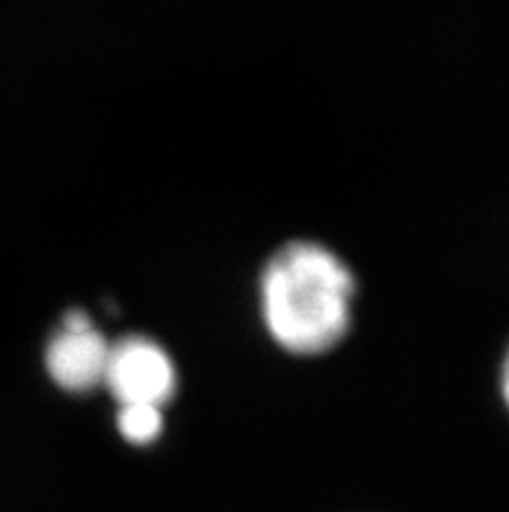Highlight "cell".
Here are the masks:
<instances>
[{
    "label": "cell",
    "mask_w": 509,
    "mask_h": 512,
    "mask_svg": "<svg viewBox=\"0 0 509 512\" xmlns=\"http://www.w3.org/2000/svg\"><path fill=\"white\" fill-rule=\"evenodd\" d=\"M260 297L278 346L294 354H323L348 333L354 276L325 245L297 240L268 260Z\"/></svg>",
    "instance_id": "1"
},
{
    "label": "cell",
    "mask_w": 509,
    "mask_h": 512,
    "mask_svg": "<svg viewBox=\"0 0 509 512\" xmlns=\"http://www.w3.org/2000/svg\"><path fill=\"white\" fill-rule=\"evenodd\" d=\"M120 406L162 409L177 388V372L162 346L143 336H125L110 344L104 383Z\"/></svg>",
    "instance_id": "2"
},
{
    "label": "cell",
    "mask_w": 509,
    "mask_h": 512,
    "mask_svg": "<svg viewBox=\"0 0 509 512\" xmlns=\"http://www.w3.org/2000/svg\"><path fill=\"white\" fill-rule=\"evenodd\" d=\"M110 344L81 310L65 312L63 328L47 344V372L60 388L86 393L104 383Z\"/></svg>",
    "instance_id": "3"
},
{
    "label": "cell",
    "mask_w": 509,
    "mask_h": 512,
    "mask_svg": "<svg viewBox=\"0 0 509 512\" xmlns=\"http://www.w3.org/2000/svg\"><path fill=\"white\" fill-rule=\"evenodd\" d=\"M117 429L133 445H149L162 435V409H156V406H120Z\"/></svg>",
    "instance_id": "4"
},
{
    "label": "cell",
    "mask_w": 509,
    "mask_h": 512,
    "mask_svg": "<svg viewBox=\"0 0 509 512\" xmlns=\"http://www.w3.org/2000/svg\"><path fill=\"white\" fill-rule=\"evenodd\" d=\"M499 393H502V401L509 411V346L502 357V367H499Z\"/></svg>",
    "instance_id": "5"
}]
</instances>
